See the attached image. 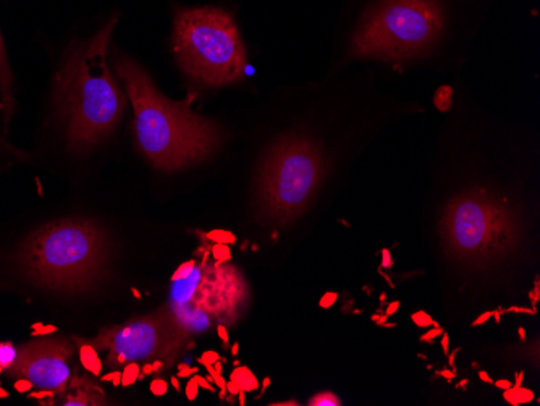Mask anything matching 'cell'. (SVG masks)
<instances>
[{
  "label": "cell",
  "mask_w": 540,
  "mask_h": 406,
  "mask_svg": "<svg viewBox=\"0 0 540 406\" xmlns=\"http://www.w3.org/2000/svg\"><path fill=\"white\" fill-rule=\"evenodd\" d=\"M438 233L448 259L472 269H489L519 249L524 223L508 199L484 188L459 193L445 204Z\"/></svg>",
  "instance_id": "4"
},
{
  "label": "cell",
  "mask_w": 540,
  "mask_h": 406,
  "mask_svg": "<svg viewBox=\"0 0 540 406\" xmlns=\"http://www.w3.org/2000/svg\"><path fill=\"white\" fill-rule=\"evenodd\" d=\"M75 346L63 337H45L32 340L16 348L15 363L5 372L8 377H24L36 389L65 393L73 379L71 358Z\"/></svg>",
  "instance_id": "10"
},
{
  "label": "cell",
  "mask_w": 540,
  "mask_h": 406,
  "mask_svg": "<svg viewBox=\"0 0 540 406\" xmlns=\"http://www.w3.org/2000/svg\"><path fill=\"white\" fill-rule=\"evenodd\" d=\"M246 293L248 288L235 269L220 267L217 262L207 266L204 259L199 266L196 264L190 277L172 282L168 309L188 333L201 332L209 328L207 314L222 312L228 317L244 303Z\"/></svg>",
  "instance_id": "9"
},
{
  "label": "cell",
  "mask_w": 540,
  "mask_h": 406,
  "mask_svg": "<svg viewBox=\"0 0 540 406\" xmlns=\"http://www.w3.org/2000/svg\"><path fill=\"white\" fill-rule=\"evenodd\" d=\"M57 332L55 325H44V324H32V337H45V335H52Z\"/></svg>",
  "instance_id": "23"
},
{
  "label": "cell",
  "mask_w": 540,
  "mask_h": 406,
  "mask_svg": "<svg viewBox=\"0 0 540 406\" xmlns=\"http://www.w3.org/2000/svg\"><path fill=\"white\" fill-rule=\"evenodd\" d=\"M185 393H186V398L190 400V402H194V400L198 398L199 384H198V380L194 379V377L190 379V382H188V385H186V392H185Z\"/></svg>",
  "instance_id": "24"
},
{
  "label": "cell",
  "mask_w": 540,
  "mask_h": 406,
  "mask_svg": "<svg viewBox=\"0 0 540 406\" xmlns=\"http://www.w3.org/2000/svg\"><path fill=\"white\" fill-rule=\"evenodd\" d=\"M193 374H198V367H188V364H178V374L177 376L180 379H185V377H190L193 376Z\"/></svg>",
  "instance_id": "30"
},
{
  "label": "cell",
  "mask_w": 540,
  "mask_h": 406,
  "mask_svg": "<svg viewBox=\"0 0 540 406\" xmlns=\"http://www.w3.org/2000/svg\"><path fill=\"white\" fill-rule=\"evenodd\" d=\"M479 379L482 380V382H485V384H492V385H493V379H492L485 371H479Z\"/></svg>",
  "instance_id": "46"
},
{
  "label": "cell",
  "mask_w": 540,
  "mask_h": 406,
  "mask_svg": "<svg viewBox=\"0 0 540 406\" xmlns=\"http://www.w3.org/2000/svg\"><path fill=\"white\" fill-rule=\"evenodd\" d=\"M238 351H239V343H238V341H235V343H233V346H231V354H233V356H238Z\"/></svg>",
  "instance_id": "53"
},
{
  "label": "cell",
  "mask_w": 540,
  "mask_h": 406,
  "mask_svg": "<svg viewBox=\"0 0 540 406\" xmlns=\"http://www.w3.org/2000/svg\"><path fill=\"white\" fill-rule=\"evenodd\" d=\"M108 253V236L99 223L68 217L32 231L19 246L15 262L37 287L81 293L106 275Z\"/></svg>",
  "instance_id": "3"
},
{
  "label": "cell",
  "mask_w": 540,
  "mask_h": 406,
  "mask_svg": "<svg viewBox=\"0 0 540 406\" xmlns=\"http://www.w3.org/2000/svg\"><path fill=\"white\" fill-rule=\"evenodd\" d=\"M518 333H519V338H521V341H524V340H526V330H524L523 327L518 328Z\"/></svg>",
  "instance_id": "54"
},
{
  "label": "cell",
  "mask_w": 540,
  "mask_h": 406,
  "mask_svg": "<svg viewBox=\"0 0 540 406\" xmlns=\"http://www.w3.org/2000/svg\"><path fill=\"white\" fill-rule=\"evenodd\" d=\"M13 387H15V390L19 393H26V392L34 389V385H32L31 380L24 379V377H16V380L13 382Z\"/></svg>",
  "instance_id": "25"
},
{
  "label": "cell",
  "mask_w": 540,
  "mask_h": 406,
  "mask_svg": "<svg viewBox=\"0 0 540 406\" xmlns=\"http://www.w3.org/2000/svg\"><path fill=\"white\" fill-rule=\"evenodd\" d=\"M502 314H503V309H497V311H493V314H492V317H495V322H497V324H500V320H502Z\"/></svg>",
  "instance_id": "51"
},
{
  "label": "cell",
  "mask_w": 540,
  "mask_h": 406,
  "mask_svg": "<svg viewBox=\"0 0 540 406\" xmlns=\"http://www.w3.org/2000/svg\"><path fill=\"white\" fill-rule=\"evenodd\" d=\"M13 104H15V99H13V75L3 46V37L0 33V110L3 115L5 128L13 115V108H15Z\"/></svg>",
  "instance_id": "11"
},
{
  "label": "cell",
  "mask_w": 540,
  "mask_h": 406,
  "mask_svg": "<svg viewBox=\"0 0 540 406\" xmlns=\"http://www.w3.org/2000/svg\"><path fill=\"white\" fill-rule=\"evenodd\" d=\"M194 379L198 380L199 389H206V390H209V392H216V389H214V385H212V384L209 382V380L206 379V377H203V376H196Z\"/></svg>",
  "instance_id": "36"
},
{
  "label": "cell",
  "mask_w": 540,
  "mask_h": 406,
  "mask_svg": "<svg viewBox=\"0 0 540 406\" xmlns=\"http://www.w3.org/2000/svg\"><path fill=\"white\" fill-rule=\"evenodd\" d=\"M400 306H401V301H398V300H396V301H392V303H388V304H387L385 311H383V312H385L387 317H390V315H393L396 311H398Z\"/></svg>",
  "instance_id": "34"
},
{
  "label": "cell",
  "mask_w": 540,
  "mask_h": 406,
  "mask_svg": "<svg viewBox=\"0 0 540 406\" xmlns=\"http://www.w3.org/2000/svg\"><path fill=\"white\" fill-rule=\"evenodd\" d=\"M173 52L181 70L206 86L239 83L246 49L235 21L216 7L183 8L175 16Z\"/></svg>",
  "instance_id": "6"
},
{
  "label": "cell",
  "mask_w": 540,
  "mask_h": 406,
  "mask_svg": "<svg viewBox=\"0 0 540 406\" xmlns=\"http://www.w3.org/2000/svg\"><path fill=\"white\" fill-rule=\"evenodd\" d=\"M503 398L505 402H508L510 405L513 406H518V405H526V403H531L532 400H534V392H532L531 389H526V387L523 385H515V387H510V389L503 390Z\"/></svg>",
  "instance_id": "14"
},
{
  "label": "cell",
  "mask_w": 540,
  "mask_h": 406,
  "mask_svg": "<svg viewBox=\"0 0 540 406\" xmlns=\"http://www.w3.org/2000/svg\"><path fill=\"white\" fill-rule=\"evenodd\" d=\"M196 264H198V262L194 261V259H190V261L183 262L177 270H175V274L172 275V282H175V280H183V279H186V277H190L191 272L194 270V267H196Z\"/></svg>",
  "instance_id": "21"
},
{
  "label": "cell",
  "mask_w": 540,
  "mask_h": 406,
  "mask_svg": "<svg viewBox=\"0 0 540 406\" xmlns=\"http://www.w3.org/2000/svg\"><path fill=\"white\" fill-rule=\"evenodd\" d=\"M151 363H152V369H154V374H160V372L164 371L165 367H167L165 361H162V359H154V361H151Z\"/></svg>",
  "instance_id": "37"
},
{
  "label": "cell",
  "mask_w": 540,
  "mask_h": 406,
  "mask_svg": "<svg viewBox=\"0 0 540 406\" xmlns=\"http://www.w3.org/2000/svg\"><path fill=\"white\" fill-rule=\"evenodd\" d=\"M238 392H239V387H238L235 382H231V380H226V393H230V395L236 397Z\"/></svg>",
  "instance_id": "41"
},
{
  "label": "cell",
  "mask_w": 540,
  "mask_h": 406,
  "mask_svg": "<svg viewBox=\"0 0 540 406\" xmlns=\"http://www.w3.org/2000/svg\"><path fill=\"white\" fill-rule=\"evenodd\" d=\"M230 380L239 387V390H244V392H252V390L259 389V380L256 379L254 374H252V371L249 367H244L239 364L235 366V369H233V372L230 374Z\"/></svg>",
  "instance_id": "13"
},
{
  "label": "cell",
  "mask_w": 540,
  "mask_h": 406,
  "mask_svg": "<svg viewBox=\"0 0 540 406\" xmlns=\"http://www.w3.org/2000/svg\"><path fill=\"white\" fill-rule=\"evenodd\" d=\"M139 376H141V367L138 364V361L126 363L123 366V371H121V385L123 387L133 385L136 380H139Z\"/></svg>",
  "instance_id": "16"
},
{
  "label": "cell",
  "mask_w": 540,
  "mask_h": 406,
  "mask_svg": "<svg viewBox=\"0 0 540 406\" xmlns=\"http://www.w3.org/2000/svg\"><path fill=\"white\" fill-rule=\"evenodd\" d=\"M270 382H272V379L270 377H265L264 380H262V392L261 393H259V397H257V400L259 398H261L262 395H264V393H265V390H267L269 389V385H270Z\"/></svg>",
  "instance_id": "47"
},
{
  "label": "cell",
  "mask_w": 540,
  "mask_h": 406,
  "mask_svg": "<svg viewBox=\"0 0 540 406\" xmlns=\"http://www.w3.org/2000/svg\"><path fill=\"white\" fill-rule=\"evenodd\" d=\"M336 300H338V293H335V292H327L325 295H322L321 301H319V306L324 307V309H328V307H331V306L335 304Z\"/></svg>",
  "instance_id": "26"
},
{
  "label": "cell",
  "mask_w": 540,
  "mask_h": 406,
  "mask_svg": "<svg viewBox=\"0 0 540 406\" xmlns=\"http://www.w3.org/2000/svg\"><path fill=\"white\" fill-rule=\"evenodd\" d=\"M190 333L178 324L168 307H160L144 317L131 319L121 325L102 328L93 345L106 350L104 366L118 369L131 361H165L167 367L175 364L183 351Z\"/></svg>",
  "instance_id": "8"
},
{
  "label": "cell",
  "mask_w": 540,
  "mask_h": 406,
  "mask_svg": "<svg viewBox=\"0 0 540 406\" xmlns=\"http://www.w3.org/2000/svg\"><path fill=\"white\" fill-rule=\"evenodd\" d=\"M325 159L314 141L285 134L262 157L254 180V210L261 223L290 225L308 210L325 180Z\"/></svg>",
  "instance_id": "5"
},
{
  "label": "cell",
  "mask_w": 540,
  "mask_h": 406,
  "mask_svg": "<svg viewBox=\"0 0 540 406\" xmlns=\"http://www.w3.org/2000/svg\"><path fill=\"white\" fill-rule=\"evenodd\" d=\"M458 351H459V348H456V350H453V353H448V366L451 367L454 374H458V371H456V364H454V359H456Z\"/></svg>",
  "instance_id": "38"
},
{
  "label": "cell",
  "mask_w": 540,
  "mask_h": 406,
  "mask_svg": "<svg viewBox=\"0 0 540 406\" xmlns=\"http://www.w3.org/2000/svg\"><path fill=\"white\" fill-rule=\"evenodd\" d=\"M516 382H515V385H523V382H524V372L523 371H519V372H516Z\"/></svg>",
  "instance_id": "50"
},
{
  "label": "cell",
  "mask_w": 540,
  "mask_h": 406,
  "mask_svg": "<svg viewBox=\"0 0 540 406\" xmlns=\"http://www.w3.org/2000/svg\"><path fill=\"white\" fill-rule=\"evenodd\" d=\"M385 301H387V293L383 292V293H380V303L383 304V303H385Z\"/></svg>",
  "instance_id": "57"
},
{
  "label": "cell",
  "mask_w": 540,
  "mask_h": 406,
  "mask_svg": "<svg viewBox=\"0 0 540 406\" xmlns=\"http://www.w3.org/2000/svg\"><path fill=\"white\" fill-rule=\"evenodd\" d=\"M54 395H55L54 390L41 389V390H37V392H31V393H29V398H37L39 402H41V400H44V398H54Z\"/></svg>",
  "instance_id": "31"
},
{
  "label": "cell",
  "mask_w": 540,
  "mask_h": 406,
  "mask_svg": "<svg viewBox=\"0 0 540 406\" xmlns=\"http://www.w3.org/2000/svg\"><path fill=\"white\" fill-rule=\"evenodd\" d=\"M75 343L78 348V356H80V364L89 374L99 377L102 374L104 361L99 358V350L93 345V341L86 338H75Z\"/></svg>",
  "instance_id": "12"
},
{
  "label": "cell",
  "mask_w": 540,
  "mask_h": 406,
  "mask_svg": "<svg viewBox=\"0 0 540 406\" xmlns=\"http://www.w3.org/2000/svg\"><path fill=\"white\" fill-rule=\"evenodd\" d=\"M467 384H469V380H467V379H463V380H461V382L456 385V389H463V387H467Z\"/></svg>",
  "instance_id": "55"
},
{
  "label": "cell",
  "mask_w": 540,
  "mask_h": 406,
  "mask_svg": "<svg viewBox=\"0 0 540 406\" xmlns=\"http://www.w3.org/2000/svg\"><path fill=\"white\" fill-rule=\"evenodd\" d=\"M112 63L131 101L138 149L155 170H183L218 149L222 130L216 121L191 110L186 102L165 98L129 57L115 54Z\"/></svg>",
  "instance_id": "2"
},
{
  "label": "cell",
  "mask_w": 540,
  "mask_h": 406,
  "mask_svg": "<svg viewBox=\"0 0 540 406\" xmlns=\"http://www.w3.org/2000/svg\"><path fill=\"white\" fill-rule=\"evenodd\" d=\"M244 393H246L244 390H239L238 395H236V397H238V402H239V405H241V406L246 405V402H244Z\"/></svg>",
  "instance_id": "52"
},
{
  "label": "cell",
  "mask_w": 540,
  "mask_h": 406,
  "mask_svg": "<svg viewBox=\"0 0 540 406\" xmlns=\"http://www.w3.org/2000/svg\"><path fill=\"white\" fill-rule=\"evenodd\" d=\"M492 314H493V311H485V312H482V314L479 315L477 319H474V320H472V324H471V325H472V327H477V325L485 324L487 320L492 319Z\"/></svg>",
  "instance_id": "33"
},
{
  "label": "cell",
  "mask_w": 540,
  "mask_h": 406,
  "mask_svg": "<svg viewBox=\"0 0 540 406\" xmlns=\"http://www.w3.org/2000/svg\"><path fill=\"white\" fill-rule=\"evenodd\" d=\"M118 15L86 41L71 44L54 83V105L70 151L86 154L107 141L126 101L108 67V46Z\"/></svg>",
  "instance_id": "1"
},
{
  "label": "cell",
  "mask_w": 540,
  "mask_h": 406,
  "mask_svg": "<svg viewBox=\"0 0 540 406\" xmlns=\"http://www.w3.org/2000/svg\"><path fill=\"white\" fill-rule=\"evenodd\" d=\"M3 372V367H2V364H0V374H2Z\"/></svg>",
  "instance_id": "59"
},
{
  "label": "cell",
  "mask_w": 540,
  "mask_h": 406,
  "mask_svg": "<svg viewBox=\"0 0 540 406\" xmlns=\"http://www.w3.org/2000/svg\"><path fill=\"white\" fill-rule=\"evenodd\" d=\"M141 374H144L146 377H147V376H151V374H154V369H152V363H151V361H147L146 364H142V371H141Z\"/></svg>",
  "instance_id": "45"
},
{
  "label": "cell",
  "mask_w": 540,
  "mask_h": 406,
  "mask_svg": "<svg viewBox=\"0 0 540 406\" xmlns=\"http://www.w3.org/2000/svg\"><path fill=\"white\" fill-rule=\"evenodd\" d=\"M168 392V382L162 377H155L151 382V393L155 397H164Z\"/></svg>",
  "instance_id": "22"
},
{
  "label": "cell",
  "mask_w": 540,
  "mask_h": 406,
  "mask_svg": "<svg viewBox=\"0 0 540 406\" xmlns=\"http://www.w3.org/2000/svg\"><path fill=\"white\" fill-rule=\"evenodd\" d=\"M506 312H524V314H536V311H534V309H529V307H508V309H505V312H503V314H506Z\"/></svg>",
  "instance_id": "39"
},
{
  "label": "cell",
  "mask_w": 540,
  "mask_h": 406,
  "mask_svg": "<svg viewBox=\"0 0 540 406\" xmlns=\"http://www.w3.org/2000/svg\"><path fill=\"white\" fill-rule=\"evenodd\" d=\"M493 385H495L497 389H500V390H506V389H510L513 384L506 379H500V380H493Z\"/></svg>",
  "instance_id": "40"
},
{
  "label": "cell",
  "mask_w": 540,
  "mask_h": 406,
  "mask_svg": "<svg viewBox=\"0 0 540 406\" xmlns=\"http://www.w3.org/2000/svg\"><path fill=\"white\" fill-rule=\"evenodd\" d=\"M309 406H340L343 405L333 392H319L309 398Z\"/></svg>",
  "instance_id": "15"
},
{
  "label": "cell",
  "mask_w": 540,
  "mask_h": 406,
  "mask_svg": "<svg viewBox=\"0 0 540 406\" xmlns=\"http://www.w3.org/2000/svg\"><path fill=\"white\" fill-rule=\"evenodd\" d=\"M220 359V354L217 353V351H212V350H209V351H204L203 353V356H199L198 358V363L199 364H214V363H216V361H218Z\"/></svg>",
  "instance_id": "27"
},
{
  "label": "cell",
  "mask_w": 540,
  "mask_h": 406,
  "mask_svg": "<svg viewBox=\"0 0 540 406\" xmlns=\"http://www.w3.org/2000/svg\"><path fill=\"white\" fill-rule=\"evenodd\" d=\"M217 333H218L220 340L223 341V346H225V348L228 346V332H226V327H225L223 324H218V325H217Z\"/></svg>",
  "instance_id": "35"
},
{
  "label": "cell",
  "mask_w": 540,
  "mask_h": 406,
  "mask_svg": "<svg viewBox=\"0 0 540 406\" xmlns=\"http://www.w3.org/2000/svg\"><path fill=\"white\" fill-rule=\"evenodd\" d=\"M393 267V257H392V253H390L388 248H383L382 249V266L380 269H387L390 270Z\"/></svg>",
  "instance_id": "29"
},
{
  "label": "cell",
  "mask_w": 540,
  "mask_h": 406,
  "mask_svg": "<svg viewBox=\"0 0 540 406\" xmlns=\"http://www.w3.org/2000/svg\"><path fill=\"white\" fill-rule=\"evenodd\" d=\"M206 238L214 243H223V244H231L236 241V236L231 231L226 230H212L209 233H206Z\"/></svg>",
  "instance_id": "19"
},
{
  "label": "cell",
  "mask_w": 540,
  "mask_h": 406,
  "mask_svg": "<svg viewBox=\"0 0 540 406\" xmlns=\"http://www.w3.org/2000/svg\"><path fill=\"white\" fill-rule=\"evenodd\" d=\"M211 253L214 261H217V264H223L231 261V249L228 248V244L223 243H214V246L211 248Z\"/></svg>",
  "instance_id": "18"
},
{
  "label": "cell",
  "mask_w": 540,
  "mask_h": 406,
  "mask_svg": "<svg viewBox=\"0 0 540 406\" xmlns=\"http://www.w3.org/2000/svg\"><path fill=\"white\" fill-rule=\"evenodd\" d=\"M16 358V348L13 346L11 341H0V364L3 371L10 369L11 364L15 363Z\"/></svg>",
  "instance_id": "17"
},
{
  "label": "cell",
  "mask_w": 540,
  "mask_h": 406,
  "mask_svg": "<svg viewBox=\"0 0 540 406\" xmlns=\"http://www.w3.org/2000/svg\"><path fill=\"white\" fill-rule=\"evenodd\" d=\"M170 384L173 385V389L177 390V392H181V387H180V377H178V376H172Z\"/></svg>",
  "instance_id": "49"
},
{
  "label": "cell",
  "mask_w": 540,
  "mask_h": 406,
  "mask_svg": "<svg viewBox=\"0 0 540 406\" xmlns=\"http://www.w3.org/2000/svg\"><path fill=\"white\" fill-rule=\"evenodd\" d=\"M437 374H438V376H441V377H445L448 382H451V380L456 377V374H454L453 371H446V369H441V371L437 372Z\"/></svg>",
  "instance_id": "44"
},
{
  "label": "cell",
  "mask_w": 540,
  "mask_h": 406,
  "mask_svg": "<svg viewBox=\"0 0 540 406\" xmlns=\"http://www.w3.org/2000/svg\"><path fill=\"white\" fill-rule=\"evenodd\" d=\"M0 147H5V149H10V151H13L11 147H10V146H6V143H3L2 139H0Z\"/></svg>",
  "instance_id": "58"
},
{
  "label": "cell",
  "mask_w": 540,
  "mask_h": 406,
  "mask_svg": "<svg viewBox=\"0 0 540 406\" xmlns=\"http://www.w3.org/2000/svg\"><path fill=\"white\" fill-rule=\"evenodd\" d=\"M370 320H372V322H375L377 325L383 327V325L387 324L388 317H387V315H385V312L382 311V309H379V311H377L375 314H372V315H370Z\"/></svg>",
  "instance_id": "32"
},
{
  "label": "cell",
  "mask_w": 540,
  "mask_h": 406,
  "mask_svg": "<svg viewBox=\"0 0 540 406\" xmlns=\"http://www.w3.org/2000/svg\"><path fill=\"white\" fill-rule=\"evenodd\" d=\"M443 29L435 0H379L353 36L351 55L406 60L424 54Z\"/></svg>",
  "instance_id": "7"
},
{
  "label": "cell",
  "mask_w": 540,
  "mask_h": 406,
  "mask_svg": "<svg viewBox=\"0 0 540 406\" xmlns=\"http://www.w3.org/2000/svg\"><path fill=\"white\" fill-rule=\"evenodd\" d=\"M411 320H413L418 327H421V328H426V327H431V325H438V322H435V320L432 319V315L429 314V312H426V311L413 312V314H411Z\"/></svg>",
  "instance_id": "20"
},
{
  "label": "cell",
  "mask_w": 540,
  "mask_h": 406,
  "mask_svg": "<svg viewBox=\"0 0 540 406\" xmlns=\"http://www.w3.org/2000/svg\"><path fill=\"white\" fill-rule=\"evenodd\" d=\"M272 406H298L299 403L295 402V400H290V402H275V403H270Z\"/></svg>",
  "instance_id": "48"
},
{
  "label": "cell",
  "mask_w": 540,
  "mask_h": 406,
  "mask_svg": "<svg viewBox=\"0 0 540 406\" xmlns=\"http://www.w3.org/2000/svg\"><path fill=\"white\" fill-rule=\"evenodd\" d=\"M443 332H445V330H443V328H441V327L433 325V328H431V330L426 332L424 335H422V337H421V341H422V343H426V341H429V343H432V341H433L435 338H437V337H440V335L443 333Z\"/></svg>",
  "instance_id": "28"
},
{
  "label": "cell",
  "mask_w": 540,
  "mask_h": 406,
  "mask_svg": "<svg viewBox=\"0 0 540 406\" xmlns=\"http://www.w3.org/2000/svg\"><path fill=\"white\" fill-rule=\"evenodd\" d=\"M6 397H8V392L3 390L2 387H0V398H6Z\"/></svg>",
  "instance_id": "56"
},
{
  "label": "cell",
  "mask_w": 540,
  "mask_h": 406,
  "mask_svg": "<svg viewBox=\"0 0 540 406\" xmlns=\"http://www.w3.org/2000/svg\"><path fill=\"white\" fill-rule=\"evenodd\" d=\"M214 382H216V385L218 387L220 390L226 389V380L222 377V374H216V376H214Z\"/></svg>",
  "instance_id": "43"
},
{
  "label": "cell",
  "mask_w": 540,
  "mask_h": 406,
  "mask_svg": "<svg viewBox=\"0 0 540 406\" xmlns=\"http://www.w3.org/2000/svg\"><path fill=\"white\" fill-rule=\"evenodd\" d=\"M440 337H441V348H443V351L448 354V353H450V337H448L446 332L441 333Z\"/></svg>",
  "instance_id": "42"
}]
</instances>
